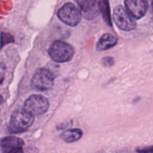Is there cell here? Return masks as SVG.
<instances>
[{
	"label": "cell",
	"instance_id": "6da1fadb",
	"mask_svg": "<svg viewBox=\"0 0 153 153\" xmlns=\"http://www.w3.org/2000/svg\"><path fill=\"white\" fill-rule=\"evenodd\" d=\"M48 53L56 62L65 63L72 59L74 55V49L66 42L56 40L50 46Z\"/></svg>",
	"mask_w": 153,
	"mask_h": 153
},
{
	"label": "cell",
	"instance_id": "7a4b0ae2",
	"mask_svg": "<svg viewBox=\"0 0 153 153\" xmlns=\"http://www.w3.org/2000/svg\"><path fill=\"white\" fill-rule=\"evenodd\" d=\"M34 121V116L25 109L15 111L10 117V127L15 131H24L28 129Z\"/></svg>",
	"mask_w": 153,
	"mask_h": 153
},
{
	"label": "cell",
	"instance_id": "3957f363",
	"mask_svg": "<svg viewBox=\"0 0 153 153\" xmlns=\"http://www.w3.org/2000/svg\"><path fill=\"white\" fill-rule=\"evenodd\" d=\"M58 17L60 20L70 26H76L82 19L81 12L72 3H66L58 11Z\"/></svg>",
	"mask_w": 153,
	"mask_h": 153
},
{
	"label": "cell",
	"instance_id": "277c9868",
	"mask_svg": "<svg viewBox=\"0 0 153 153\" xmlns=\"http://www.w3.org/2000/svg\"><path fill=\"white\" fill-rule=\"evenodd\" d=\"M50 103L47 99L41 95H32L26 100L23 109L33 116L43 114L47 111Z\"/></svg>",
	"mask_w": 153,
	"mask_h": 153
},
{
	"label": "cell",
	"instance_id": "5b68a950",
	"mask_svg": "<svg viewBox=\"0 0 153 153\" xmlns=\"http://www.w3.org/2000/svg\"><path fill=\"white\" fill-rule=\"evenodd\" d=\"M113 20L116 25L123 31H131L136 27V22L134 18L125 8L121 5L116 6L114 8Z\"/></svg>",
	"mask_w": 153,
	"mask_h": 153
},
{
	"label": "cell",
	"instance_id": "8992f818",
	"mask_svg": "<svg viewBox=\"0 0 153 153\" xmlns=\"http://www.w3.org/2000/svg\"><path fill=\"white\" fill-rule=\"evenodd\" d=\"M53 83V75L46 68H41L37 70L32 79V86L38 91H46L50 89Z\"/></svg>",
	"mask_w": 153,
	"mask_h": 153
},
{
	"label": "cell",
	"instance_id": "52a82bcc",
	"mask_svg": "<svg viewBox=\"0 0 153 153\" xmlns=\"http://www.w3.org/2000/svg\"><path fill=\"white\" fill-rule=\"evenodd\" d=\"M124 4L127 11L136 19L145 16L148 9L146 0H125Z\"/></svg>",
	"mask_w": 153,
	"mask_h": 153
},
{
	"label": "cell",
	"instance_id": "ba28073f",
	"mask_svg": "<svg viewBox=\"0 0 153 153\" xmlns=\"http://www.w3.org/2000/svg\"><path fill=\"white\" fill-rule=\"evenodd\" d=\"M24 145V141L20 138L16 137H6L1 140L0 146H1L2 152H8L10 149H15V148L22 147Z\"/></svg>",
	"mask_w": 153,
	"mask_h": 153
},
{
	"label": "cell",
	"instance_id": "9c48e42d",
	"mask_svg": "<svg viewBox=\"0 0 153 153\" xmlns=\"http://www.w3.org/2000/svg\"><path fill=\"white\" fill-rule=\"evenodd\" d=\"M116 37L111 34H104L100 39L97 43V49L98 51H104L113 47L116 45Z\"/></svg>",
	"mask_w": 153,
	"mask_h": 153
},
{
	"label": "cell",
	"instance_id": "30bf717a",
	"mask_svg": "<svg viewBox=\"0 0 153 153\" xmlns=\"http://www.w3.org/2000/svg\"><path fill=\"white\" fill-rule=\"evenodd\" d=\"M80 7L82 11L86 13V16L90 17L97 12L96 0H74Z\"/></svg>",
	"mask_w": 153,
	"mask_h": 153
},
{
	"label": "cell",
	"instance_id": "8fae6325",
	"mask_svg": "<svg viewBox=\"0 0 153 153\" xmlns=\"http://www.w3.org/2000/svg\"><path fill=\"white\" fill-rule=\"evenodd\" d=\"M62 140L66 143H74L82 137V131L80 128H72L63 131L61 134Z\"/></svg>",
	"mask_w": 153,
	"mask_h": 153
},
{
	"label": "cell",
	"instance_id": "7c38bea8",
	"mask_svg": "<svg viewBox=\"0 0 153 153\" xmlns=\"http://www.w3.org/2000/svg\"><path fill=\"white\" fill-rule=\"evenodd\" d=\"M98 5L105 22L109 25H111L110 10V6L108 1L107 0H98Z\"/></svg>",
	"mask_w": 153,
	"mask_h": 153
},
{
	"label": "cell",
	"instance_id": "4fadbf2b",
	"mask_svg": "<svg viewBox=\"0 0 153 153\" xmlns=\"http://www.w3.org/2000/svg\"><path fill=\"white\" fill-rule=\"evenodd\" d=\"M1 40H2V46H4L6 43H10V42L14 41V38L10 34H7V33H2L1 36Z\"/></svg>",
	"mask_w": 153,
	"mask_h": 153
},
{
	"label": "cell",
	"instance_id": "5bb4252c",
	"mask_svg": "<svg viewBox=\"0 0 153 153\" xmlns=\"http://www.w3.org/2000/svg\"><path fill=\"white\" fill-rule=\"evenodd\" d=\"M136 151L137 153H153V146L140 148V149H137Z\"/></svg>",
	"mask_w": 153,
	"mask_h": 153
},
{
	"label": "cell",
	"instance_id": "9a60e30c",
	"mask_svg": "<svg viewBox=\"0 0 153 153\" xmlns=\"http://www.w3.org/2000/svg\"><path fill=\"white\" fill-rule=\"evenodd\" d=\"M4 153H23V150H22V147H19V148H15V149H10V150L8 151V152H5Z\"/></svg>",
	"mask_w": 153,
	"mask_h": 153
},
{
	"label": "cell",
	"instance_id": "2e32d148",
	"mask_svg": "<svg viewBox=\"0 0 153 153\" xmlns=\"http://www.w3.org/2000/svg\"><path fill=\"white\" fill-rule=\"evenodd\" d=\"M110 62H113V59H112V58H109V57L104 58V65L106 66L112 65V64L110 63Z\"/></svg>",
	"mask_w": 153,
	"mask_h": 153
},
{
	"label": "cell",
	"instance_id": "e0dca14e",
	"mask_svg": "<svg viewBox=\"0 0 153 153\" xmlns=\"http://www.w3.org/2000/svg\"><path fill=\"white\" fill-rule=\"evenodd\" d=\"M2 97H0V105H1V103H2Z\"/></svg>",
	"mask_w": 153,
	"mask_h": 153
},
{
	"label": "cell",
	"instance_id": "ac0fdd59",
	"mask_svg": "<svg viewBox=\"0 0 153 153\" xmlns=\"http://www.w3.org/2000/svg\"><path fill=\"white\" fill-rule=\"evenodd\" d=\"M152 9H153V0H152Z\"/></svg>",
	"mask_w": 153,
	"mask_h": 153
}]
</instances>
